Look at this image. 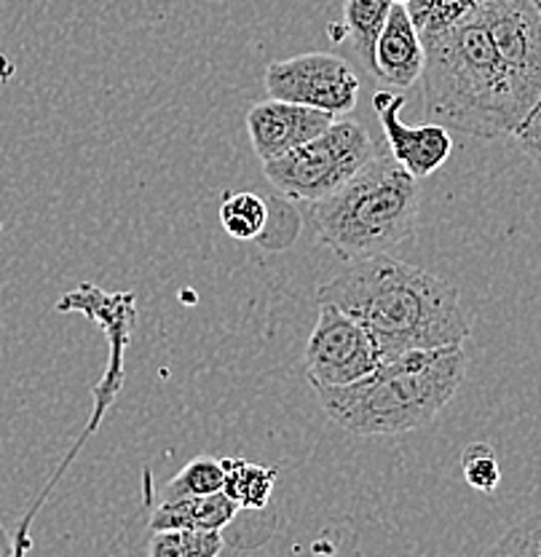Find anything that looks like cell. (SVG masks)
I'll return each mask as SVG.
<instances>
[{
    "mask_svg": "<svg viewBox=\"0 0 541 557\" xmlns=\"http://www.w3.org/2000/svg\"><path fill=\"white\" fill-rule=\"evenodd\" d=\"M480 16L491 33L520 110L541 97V11L533 0H482Z\"/></svg>",
    "mask_w": 541,
    "mask_h": 557,
    "instance_id": "52a82bcc",
    "label": "cell"
},
{
    "mask_svg": "<svg viewBox=\"0 0 541 557\" xmlns=\"http://www.w3.org/2000/svg\"><path fill=\"white\" fill-rule=\"evenodd\" d=\"M0 231H3V223H0Z\"/></svg>",
    "mask_w": 541,
    "mask_h": 557,
    "instance_id": "484cf974",
    "label": "cell"
},
{
    "mask_svg": "<svg viewBox=\"0 0 541 557\" xmlns=\"http://www.w3.org/2000/svg\"><path fill=\"white\" fill-rule=\"evenodd\" d=\"M376 341L341 306L317 300V322L308 335L304 364L311 386H348L381 364Z\"/></svg>",
    "mask_w": 541,
    "mask_h": 557,
    "instance_id": "8992f818",
    "label": "cell"
},
{
    "mask_svg": "<svg viewBox=\"0 0 541 557\" xmlns=\"http://www.w3.org/2000/svg\"><path fill=\"white\" fill-rule=\"evenodd\" d=\"M427 51L423 40L407 14L405 3H394L386 25L376 40V78L389 86L410 89L421 78Z\"/></svg>",
    "mask_w": 541,
    "mask_h": 557,
    "instance_id": "8fae6325",
    "label": "cell"
},
{
    "mask_svg": "<svg viewBox=\"0 0 541 557\" xmlns=\"http://www.w3.org/2000/svg\"><path fill=\"white\" fill-rule=\"evenodd\" d=\"M25 522H20V528H16L14 533V557H27L30 553V525L33 520L22 518ZM229 539V536H225ZM255 549H258V544H238V542H225V549L220 557H255Z\"/></svg>",
    "mask_w": 541,
    "mask_h": 557,
    "instance_id": "44dd1931",
    "label": "cell"
},
{
    "mask_svg": "<svg viewBox=\"0 0 541 557\" xmlns=\"http://www.w3.org/2000/svg\"><path fill=\"white\" fill-rule=\"evenodd\" d=\"M269 205L253 190L229 194L220 205V225L236 242L260 239L269 225Z\"/></svg>",
    "mask_w": 541,
    "mask_h": 557,
    "instance_id": "9a60e30c",
    "label": "cell"
},
{
    "mask_svg": "<svg viewBox=\"0 0 541 557\" xmlns=\"http://www.w3.org/2000/svg\"><path fill=\"white\" fill-rule=\"evenodd\" d=\"M464 346L418 348L383 357L348 386H317L319 405L335 426L357 437H394L442 413L467 379Z\"/></svg>",
    "mask_w": 541,
    "mask_h": 557,
    "instance_id": "7a4b0ae2",
    "label": "cell"
},
{
    "mask_svg": "<svg viewBox=\"0 0 541 557\" xmlns=\"http://www.w3.org/2000/svg\"><path fill=\"white\" fill-rule=\"evenodd\" d=\"M317 300L352 313L372 335L381 357L462 346L472 335L456 284L392 255L348 263L319 284Z\"/></svg>",
    "mask_w": 541,
    "mask_h": 557,
    "instance_id": "6da1fadb",
    "label": "cell"
},
{
    "mask_svg": "<svg viewBox=\"0 0 541 557\" xmlns=\"http://www.w3.org/2000/svg\"><path fill=\"white\" fill-rule=\"evenodd\" d=\"M333 121L335 115L324 113V110L269 97V100L255 102L249 108L247 135L255 156L266 164V161L282 159L284 153L308 143V139L319 137Z\"/></svg>",
    "mask_w": 541,
    "mask_h": 557,
    "instance_id": "30bf717a",
    "label": "cell"
},
{
    "mask_svg": "<svg viewBox=\"0 0 541 557\" xmlns=\"http://www.w3.org/2000/svg\"><path fill=\"white\" fill-rule=\"evenodd\" d=\"M397 3H407V0H397Z\"/></svg>",
    "mask_w": 541,
    "mask_h": 557,
    "instance_id": "d4e9b609",
    "label": "cell"
},
{
    "mask_svg": "<svg viewBox=\"0 0 541 557\" xmlns=\"http://www.w3.org/2000/svg\"><path fill=\"white\" fill-rule=\"evenodd\" d=\"M421 40L427 62L418 81L432 119L480 139L517 135L526 113L512 95L480 9L447 30L421 35Z\"/></svg>",
    "mask_w": 541,
    "mask_h": 557,
    "instance_id": "3957f363",
    "label": "cell"
},
{
    "mask_svg": "<svg viewBox=\"0 0 541 557\" xmlns=\"http://www.w3.org/2000/svg\"><path fill=\"white\" fill-rule=\"evenodd\" d=\"M223 531H188V528H170V531H150L148 557H220L225 549Z\"/></svg>",
    "mask_w": 541,
    "mask_h": 557,
    "instance_id": "2e32d148",
    "label": "cell"
},
{
    "mask_svg": "<svg viewBox=\"0 0 541 557\" xmlns=\"http://www.w3.org/2000/svg\"><path fill=\"white\" fill-rule=\"evenodd\" d=\"M517 143L526 150L528 159H533L541 166V110H531L522 126L517 129Z\"/></svg>",
    "mask_w": 541,
    "mask_h": 557,
    "instance_id": "7402d4cb",
    "label": "cell"
},
{
    "mask_svg": "<svg viewBox=\"0 0 541 557\" xmlns=\"http://www.w3.org/2000/svg\"><path fill=\"white\" fill-rule=\"evenodd\" d=\"M462 472L469 487L480 493H493L502 483L496 450L488 443H469L462 453Z\"/></svg>",
    "mask_w": 541,
    "mask_h": 557,
    "instance_id": "d6986e66",
    "label": "cell"
},
{
    "mask_svg": "<svg viewBox=\"0 0 541 557\" xmlns=\"http://www.w3.org/2000/svg\"><path fill=\"white\" fill-rule=\"evenodd\" d=\"M266 95L273 100L306 104L324 113L348 115L357 108L359 78L343 57L308 51L290 60L271 62L263 75Z\"/></svg>",
    "mask_w": 541,
    "mask_h": 557,
    "instance_id": "ba28073f",
    "label": "cell"
},
{
    "mask_svg": "<svg viewBox=\"0 0 541 557\" xmlns=\"http://www.w3.org/2000/svg\"><path fill=\"white\" fill-rule=\"evenodd\" d=\"M378 156L376 143L365 124L335 119L319 137L308 139L282 159L266 161V180L287 199L317 201L339 194L343 185Z\"/></svg>",
    "mask_w": 541,
    "mask_h": 557,
    "instance_id": "5b68a950",
    "label": "cell"
},
{
    "mask_svg": "<svg viewBox=\"0 0 541 557\" xmlns=\"http://www.w3.org/2000/svg\"><path fill=\"white\" fill-rule=\"evenodd\" d=\"M480 5L482 0H407L405 9L418 35H432L469 20Z\"/></svg>",
    "mask_w": 541,
    "mask_h": 557,
    "instance_id": "ac0fdd59",
    "label": "cell"
},
{
    "mask_svg": "<svg viewBox=\"0 0 541 557\" xmlns=\"http://www.w3.org/2000/svg\"><path fill=\"white\" fill-rule=\"evenodd\" d=\"M403 104L405 97L392 95V91H376L372 97V108L383 126L392 159L403 164L405 172H410L416 180L429 177L451 159L453 137L442 124L407 126L403 121Z\"/></svg>",
    "mask_w": 541,
    "mask_h": 557,
    "instance_id": "9c48e42d",
    "label": "cell"
},
{
    "mask_svg": "<svg viewBox=\"0 0 541 557\" xmlns=\"http://www.w3.org/2000/svg\"><path fill=\"white\" fill-rule=\"evenodd\" d=\"M0 557H14V536H9L3 522H0Z\"/></svg>",
    "mask_w": 541,
    "mask_h": 557,
    "instance_id": "603a6c76",
    "label": "cell"
},
{
    "mask_svg": "<svg viewBox=\"0 0 541 557\" xmlns=\"http://www.w3.org/2000/svg\"><path fill=\"white\" fill-rule=\"evenodd\" d=\"M482 557H541V512L512 525Z\"/></svg>",
    "mask_w": 541,
    "mask_h": 557,
    "instance_id": "ffe728a7",
    "label": "cell"
},
{
    "mask_svg": "<svg viewBox=\"0 0 541 557\" xmlns=\"http://www.w3.org/2000/svg\"><path fill=\"white\" fill-rule=\"evenodd\" d=\"M418 214V180L389 153L365 164L339 194L311 205V228L319 244L354 263L410 242Z\"/></svg>",
    "mask_w": 541,
    "mask_h": 557,
    "instance_id": "277c9868",
    "label": "cell"
},
{
    "mask_svg": "<svg viewBox=\"0 0 541 557\" xmlns=\"http://www.w3.org/2000/svg\"><path fill=\"white\" fill-rule=\"evenodd\" d=\"M242 509L220 493L209 496H185L172 502H159L150 509L148 531H170V528H188V531H225L238 518Z\"/></svg>",
    "mask_w": 541,
    "mask_h": 557,
    "instance_id": "7c38bea8",
    "label": "cell"
},
{
    "mask_svg": "<svg viewBox=\"0 0 541 557\" xmlns=\"http://www.w3.org/2000/svg\"><path fill=\"white\" fill-rule=\"evenodd\" d=\"M397 0H343V22L341 27H330L335 40L348 35L352 49L357 54L359 65L376 78V40L386 25Z\"/></svg>",
    "mask_w": 541,
    "mask_h": 557,
    "instance_id": "4fadbf2b",
    "label": "cell"
},
{
    "mask_svg": "<svg viewBox=\"0 0 541 557\" xmlns=\"http://www.w3.org/2000/svg\"><path fill=\"white\" fill-rule=\"evenodd\" d=\"M223 493L242 512H263L269 507L276 485V469L247 458H223Z\"/></svg>",
    "mask_w": 541,
    "mask_h": 557,
    "instance_id": "5bb4252c",
    "label": "cell"
},
{
    "mask_svg": "<svg viewBox=\"0 0 541 557\" xmlns=\"http://www.w3.org/2000/svg\"><path fill=\"white\" fill-rule=\"evenodd\" d=\"M533 3H537V5H539V11H541V0H533Z\"/></svg>",
    "mask_w": 541,
    "mask_h": 557,
    "instance_id": "cb8c5ba5",
    "label": "cell"
},
{
    "mask_svg": "<svg viewBox=\"0 0 541 557\" xmlns=\"http://www.w3.org/2000/svg\"><path fill=\"white\" fill-rule=\"evenodd\" d=\"M225 469L223 458L212 456H199L194 461L185 463L177 474L161 487L159 502H172V498H185V496H209V493L223 491Z\"/></svg>",
    "mask_w": 541,
    "mask_h": 557,
    "instance_id": "e0dca14e",
    "label": "cell"
}]
</instances>
